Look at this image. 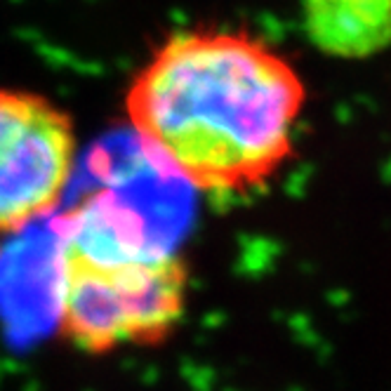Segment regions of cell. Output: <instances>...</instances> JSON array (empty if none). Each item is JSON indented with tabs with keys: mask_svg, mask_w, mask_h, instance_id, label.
<instances>
[{
	"mask_svg": "<svg viewBox=\"0 0 391 391\" xmlns=\"http://www.w3.org/2000/svg\"><path fill=\"white\" fill-rule=\"evenodd\" d=\"M78 160L76 123L50 97L0 88V236L59 208Z\"/></svg>",
	"mask_w": 391,
	"mask_h": 391,
	"instance_id": "3957f363",
	"label": "cell"
},
{
	"mask_svg": "<svg viewBox=\"0 0 391 391\" xmlns=\"http://www.w3.org/2000/svg\"><path fill=\"white\" fill-rule=\"evenodd\" d=\"M189 287L187 260L113 193L88 196L61 222L57 335L66 347L85 356L158 347L182 325Z\"/></svg>",
	"mask_w": 391,
	"mask_h": 391,
	"instance_id": "7a4b0ae2",
	"label": "cell"
},
{
	"mask_svg": "<svg viewBox=\"0 0 391 391\" xmlns=\"http://www.w3.org/2000/svg\"><path fill=\"white\" fill-rule=\"evenodd\" d=\"M302 26L332 59H370L391 45V0H302Z\"/></svg>",
	"mask_w": 391,
	"mask_h": 391,
	"instance_id": "277c9868",
	"label": "cell"
},
{
	"mask_svg": "<svg viewBox=\"0 0 391 391\" xmlns=\"http://www.w3.org/2000/svg\"><path fill=\"white\" fill-rule=\"evenodd\" d=\"M304 99L300 73L264 40L187 28L135 73L125 116L163 172L196 191H245L290 156Z\"/></svg>",
	"mask_w": 391,
	"mask_h": 391,
	"instance_id": "6da1fadb",
	"label": "cell"
}]
</instances>
